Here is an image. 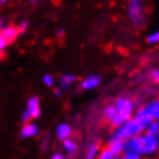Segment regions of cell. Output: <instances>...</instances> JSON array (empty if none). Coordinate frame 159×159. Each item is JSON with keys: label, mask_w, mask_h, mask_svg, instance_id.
<instances>
[{"label": "cell", "mask_w": 159, "mask_h": 159, "mask_svg": "<svg viewBox=\"0 0 159 159\" xmlns=\"http://www.w3.org/2000/svg\"><path fill=\"white\" fill-rule=\"evenodd\" d=\"M102 114H103V119L106 122L108 123L111 122L116 114V108L114 106V104H107V105H105L103 111H102Z\"/></svg>", "instance_id": "14"}, {"label": "cell", "mask_w": 159, "mask_h": 159, "mask_svg": "<svg viewBox=\"0 0 159 159\" xmlns=\"http://www.w3.org/2000/svg\"><path fill=\"white\" fill-rule=\"evenodd\" d=\"M56 134H57V137L60 141H65V139H70V136L73 134V128L69 123H66V122L59 123L58 127H57Z\"/></svg>", "instance_id": "11"}, {"label": "cell", "mask_w": 159, "mask_h": 159, "mask_svg": "<svg viewBox=\"0 0 159 159\" xmlns=\"http://www.w3.org/2000/svg\"><path fill=\"white\" fill-rule=\"evenodd\" d=\"M123 153H137L142 156V143H141V135L135 136L133 139L125 141V149Z\"/></svg>", "instance_id": "7"}, {"label": "cell", "mask_w": 159, "mask_h": 159, "mask_svg": "<svg viewBox=\"0 0 159 159\" xmlns=\"http://www.w3.org/2000/svg\"><path fill=\"white\" fill-rule=\"evenodd\" d=\"M151 121L152 119L150 116L134 114V116L131 119L127 120L120 127L116 128L114 131H113V134L111 135V137H116V139H122V141H127L129 139H133L135 136L143 134L145 129H147L148 125Z\"/></svg>", "instance_id": "1"}, {"label": "cell", "mask_w": 159, "mask_h": 159, "mask_svg": "<svg viewBox=\"0 0 159 159\" xmlns=\"http://www.w3.org/2000/svg\"><path fill=\"white\" fill-rule=\"evenodd\" d=\"M106 147L113 152V155L116 156H121L123 155V149H125V141L116 137H110Z\"/></svg>", "instance_id": "10"}, {"label": "cell", "mask_w": 159, "mask_h": 159, "mask_svg": "<svg viewBox=\"0 0 159 159\" xmlns=\"http://www.w3.org/2000/svg\"><path fill=\"white\" fill-rule=\"evenodd\" d=\"M7 1H9V0H0V5H1V4H6Z\"/></svg>", "instance_id": "29"}, {"label": "cell", "mask_w": 159, "mask_h": 159, "mask_svg": "<svg viewBox=\"0 0 159 159\" xmlns=\"http://www.w3.org/2000/svg\"><path fill=\"white\" fill-rule=\"evenodd\" d=\"M9 24H8V21L5 19V17H1L0 16V31H2L6 27H8Z\"/></svg>", "instance_id": "24"}, {"label": "cell", "mask_w": 159, "mask_h": 159, "mask_svg": "<svg viewBox=\"0 0 159 159\" xmlns=\"http://www.w3.org/2000/svg\"><path fill=\"white\" fill-rule=\"evenodd\" d=\"M42 82H43V84L45 85V87L53 88V87H54V84H56V80H54V77H53L52 75H50V74H46V75L43 76Z\"/></svg>", "instance_id": "19"}, {"label": "cell", "mask_w": 159, "mask_h": 159, "mask_svg": "<svg viewBox=\"0 0 159 159\" xmlns=\"http://www.w3.org/2000/svg\"><path fill=\"white\" fill-rule=\"evenodd\" d=\"M102 83V79L98 75H89L84 77L81 82H80V88L82 90H93L96 88H98Z\"/></svg>", "instance_id": "8"}, {"label": "cell", "mask_w": 159, "mask_h": 159, "mask_svg": "<svg viewBox=\"0 0 159 159\" xmlns=\"http://www.w3.org/2000/svg\"><path fill=\"white\" fill-rule=\"evenodd\" d=\"M151 77L156 83H159V69H157V70H152Z\"/></svg>", "instance_id": "25"}, {"label": "cell", "mask_w": 159, "mask_h": 159, "mask_svg": "<svg viewBox=\"0 0 159 159\" xmlns=\"http://www.w3.org/2000/svg\"><path fill=\"white\" fill-rule=\"evenodd\" d=\"M126 11L130 22L137 28L147 23V9L143 0H126Z\"/></svg>", "instance_id": "2"}, {"label": "cell", "mask_w": 159, "mask_h": 159, "mask_svg": "<svg viewBox=\"0 0 159 159\" xmlns=\"http://www.w3.org/2000/svg\"><path fill=\"white\" fill-rule=\"evenodd\" d=\"M113 159H122V156H116V157H114Z\"/></svg>", "instance_id": "30"}, {"label": "cell", "mask_w": 159, "mask_h": 159, "mask_svg": "<svg viewBox=\"0 0 159 159\" xmlns=\"http://www.w3.org/2000/svg\"><path fill=\"white\" fill-rule=\"evenodd\" d=\"M158 152H159V147H158Z\"/></svg>", "instance_id": "32"}, {"label": "cell", "mask_w": 159, "mask_h": 159, "mask_svg": "<svg viewBox=\"0 0 159 159\" xmlns=\"http://www.w3.org/2000/svg\"><path fill=\"white\" fill-rule=\"evenodd\" d=\"M38 131H39L38 126L36 123L30 121V122H27L23 125V127L21 128L20 135L22 139H32V137L38 135Z\"/></svg>", "instance_id": "9"}, {"label": "cell", "mask_w": 159, "mask_h": 159, "mask_svg": "<svg viewBox=\"0 0 159 159\" xmlns=\"http://www.w3.org/2000/svg\"><path fill=\"white\" fill-rule=\"evenodd\" d=\"M141 143H142V156H153L158 152L159 139L147 133L141 134Z\"/></svg>", "instance_id": "5"}, {"label": "cell", "mask_w": 159, "mask_h": 159, "mask_svg": "<svg viewBox=\"0 0 159 159\" xmlns=\"http://www.w3.org/2000/svg\"><path fill=\"white\" fill-rule=\"evenodd\" d=\"M54 93H56L57 97H61V95H62V91H61V89H57L56 91H54Z\"/></svg>", "instance_id": "28"}, {"label": "cell", "mask_w": 159, "mask_h": 159, "mask_svg": "<svg viewBox=\"0 0 159 159\" xmlns=\"http://www.w3.org/2000/svg\"><path fill=\"white\" fill-rule=\"evenodd\" d=\"M0 32H1V35L5 37V39L7 40L8 43L14 42V40L19 37V35L21 34L17 25H11V24H9L8 27H6L2 31H0Z\"/></svg>", "instance_id": "12"}, {"label": "cell", "mask_w": 159, "mask_h": 159, "mask_svg": "<svg viewBox=\"0 0 159 159\" xmlns=\"http://www.w3.org/2000/svg\"><path fill=\"white\" fill-rule=\"evenodd\" d=\"M58 35H59V37H62L65 35V30L64 29H58V30H57V36H58Z\"/></svg>", "instance_id": "27"}, {"label": "cell", "mask_w": 159, "mask_h": 159, "mask_svg": "<svg viewBox=\"0 0 159 159\" xmlns=\"http://www.w3.org/2000/svg\"><path fill=\"white\" fill-rule=\"evenodd\" d=\"M113 104L116 108V112L121 114L126 120L131 119L135 114V104L130 98H128L126 96L118 97Z\"/></svg>", "instance_id": "3"}, {"label": "cell", "mask_w": 159, "mask_h": 159, "mask_svg": "<svg viewBox=\"0 0 159 159\" xmlns=\"http://www.w3.org/2000/svg\"><path fill=\"white\" fill-rule=\"evenodd\" d=\"M122 159H142V156L137 153H123Z\"/></svg>", "instance_id": "23"}, {"label": "cell", "mask_w": 159, "mask_h": 159, "mask_svg": "<svg viewBox=\"0 0 159 159\" xmlns=\"http://www.w3.org/2000/svg\"><path fill=\"white\" fill-rule=\"evenodd\" d=\"M0 58H1V53H0Z\"/></svg>", "instance_id": "31"}, {"label": "cell", "mask_w": 159, "mask_h": 159, "mask_svg": "<svg viewBox=\"0 0 159 159\" xmlns=\"http://www.w3.org/2000/svg\"><path fill=\"white\" fill-rule=\"evenodd\" d=\"M135 114L150 116L152 120H159V98L142 105L137 111H135Z\"/></svg>", "instance_id": "6"}, {"label": "cell", "mask_w": 159, "mask_h": 159, "mask_svg": "<svg viewBox=\"0 0 159 159\" xmlns=\"http://www.w3.org/2000/svg\"><path fill=\"white\" fill-rule=\"evenodd\" d=\"M51 159H65L64 155H61V153H54V155L52 156Z\"/></svg>", "instance_id": "26"}, {"label": "cell", "mask_w": 159, "mask_h": 159, "mask_svg": "<svg viewBox=\"0 0 159 159\" xmlns=\"http://www.w3.org/2000/svg\"><path fill=\"white\" fill-rule=\"evenodd\" d=\"M147 42L151 45H156V44H159V30L150 34L149 36L147 37Z\"/></svg>", "instance_id": "20"}, {"label": "cell", "mask_w": 159, "mask_h": 159, "mask_svg": "<svg viewBox=\"0 0 159 159\" xmlns=\"http://www.w3.org/2000/svg\"><path fill=\"white\" fill-rule=\"evenodd\" d=\"M76 82V76L72 74H65L60 77L59 80V85L61 90H68L75 84Z\"/></svg>", "instance_id": "13"}, {"label": "cell", "mask_w": 159, "mask_h": 159, "mask_svg": "<svg viewBox=\"0 0 159 159\" xmlns=\"http://www.w3.org/2000/svg\"><path fill=\"white\" fill-rule=\"evenodd\" d=\"M8 42L6 39H5V37L1 35V32H0V53L2 54V52L6 50V48L8 46Z\"/></svg>", "instance_id": "21"}, {"label": "cell", "mask_w": 159, "mask_h": 159, "mask_svg": "<svg viewBox=\"0 0 159 159\" xmlns=\"http://www.w3.org/2000/svg\"><path fill=\"white\" fill-rule=\"evenodd\" d=\"M144 133H147L149 135L153 136L155 139H159V120H152L151 122L148 125Z\"/></svg>", "instance_id": "16"}, {"label": "cell", "mask_w": 159, "mask_h": 159, "mask_svg": "<svg viewBox=\"0 0 159 159\" xmlns=\"http://www.w3.org/2000/svg\"><path fill=\"white\" fill-rule=\"evenodd\" d=\"M40 116V100L36 96H31L27 102L25 110L22 113V122L27 123Z\"/></svg>", "instance_id": "4"}, {"label": "cell", "mask_w": 159, "mask_h": 159, "mask_svg": "<svg viewBox=\"0 0 159 159\" xmlns=\"http://www.w3.org/2000/svg\"><path fill=\"white\" fill-rule=\"evenodd\" d=\"M100 151L99 143L98 142H92L89 144V147L87 148V151H85V159H96L97 156Z\"/></svg>", "instance_id": "15"}, {"label": "cell", "mask_w": 159, "mask_h": 159, "mask_svg": "<svg viewBox=\"0 0 159 159\" xmlns=\"http://www.w3.org/2000/svg\"><path fill=\"white\" fill-rule=\"evenodd\" d=\"M17 27H19V30H20L21 34H22V32H25L29 28V21H27V20L22 21Z\"/></svg>", "instance_id": "22"}, {"label": "cell", "mask_w": 159, "mask_h": 159, "mask_svg": "<svg viewBox=\"0 0 159 159\" xmlns=\"http://www.w3.org/2000/svg\"><path fill=\"white\" fill-rule=\"evenodd\" d=\"M114 157H116V156L113 155V152H112L107 147H104L103 149H100L99 153H98V156H97L96 159H113Z\"/></svg>", "instance_id": "18"}, {"label": "cell", "mask_w": 159, "mask_h": 159, "mask_svg": "<svg viewBox=\"0 0 159 159\" xmlns=\"http://www.w3.org/2000/svg\"><path fill=\"white\" fill-rule=\"evenodd\" d=\"M62 147H64L65 151L67 152V153H74L77 150V144L72 139H67L62 141Z\"/></svg>", "instance_id": "17"}]
</instances>
